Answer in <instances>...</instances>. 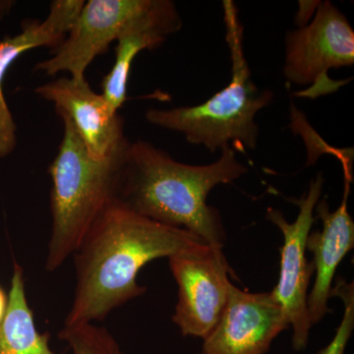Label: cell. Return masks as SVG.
<instances>
[{
	"label": "cell",
	"mask_w": 354,
	"mask_h": 354,
	"mask_svg": "<svg viewBox=\"0 0 354 354\" xmlns=\"http://www.w3.org/2000/svg\"><path fill=\"white\" fill-rule=\"evenodd\" d=\"M59 337L73 354H124L113 335L94 323L64 326Z\"/></svg>",
	"instance_id": "9a60e30c"
},
{
	"label": "cell",
	"mask_w": 354,
	"mask_h": 354,
	"mask_svg": "<svg viewBox=\"0 0 354 354\" xmlns=\"http://www.w3.org/2000/svg\"><path fill=\"white\" fill-rule=\"evenodd\" d=\"M183 24L174 1L153 0L151 8L116 41L115 62L102 82V97L114 113H118L127 102L130 71L137 55L162 46Z\"/></svg>",
	"instance_id": "4fadbf2b"
},
{
	"label": "cell",
	"mask_w": 354,
	"mask_h": 354,
	"mask_svg": "<svg viewBox=\"0 0 354 354\" xmlns=\"http://www.w3.org/2000/svg\"><path fill=\"white\" fill-rule=\"evenodd\" d=\"M351 181L344 179V197L335 212L330 211L326 198L317 203L314 214L322 221L321 232H310L306 250L313 254L315 281L307 299L309 320L312 326L330 313V297L335 272L346 254L354 247V223L348 212Z\"/></svg>",
	"instance_id": "8fae6325"
},
{
	"label": "cell",
	"mask_w": 354,
	"mask_h": 354,
	"mask_svg": "<svg viewBox=\"0 0 354 354\" xmlns=\"http://www.w3.org/2000/svg\"><path fill=\"white\" fill-rule=\"evenodd\" d=\"M84 3L83 0H55L51 2L46 19L27 23L20 34L0 41V158L10 155L17 144V127L2 88L7 70L28 50L59 46L73 27Z\"/></svg>",
	"instance_id": "7c38bea8"
},
{
	"label": "cell",
	"mask_w": 354,
	"mask_h": 354,
	"mask_svg": "<svg viewBox=\"0 0 354 354\" xmlns=\"http://www.w3.org/2000/svg\"><path fill=\"white\" fill-rule=\"evenodd\" d=\"M223 248L206 245L169 258L178 286L172 321L184 337L204 339L225 312L234 283Z\"/></svg>",
	"instance_id": "52a82bcc"
},
{
	"label": "cell",
	"mask_w": 354,
	"mask_h": 354,
	"mask_svg": "<svg viewBox=\"0 0 354 354\" xmlns=\"http://www.w3.org/2000/svg\"><path fill=\"white\" fill-rule=\"evenodd\" d=\"M153 0H90L85 2L64 41L35 70L55 76L66 72L85 79L95 57L108 51L152 6Z\"/></svg>",
	"instance_id": "ba28073f"
},
{
	"label": "cell",
	"mask_w": 354,
	"mask_h": 354,
	"mask_svg": "<svg viewBox=\"0 0 354 354\" xmlns=\"http://www.w3.org/2000/svg\"><path fill=\"white\" fill-rule=\"evenodd\" d=\"M206 245L197 235L140 215L114 198L72 256L75 292L64 326L104 320L146 292L138 283L144 266Z\"/></svg>",
	"instance_id": "6da1fadb"
},
{
	"label": "cell",
	"mask_w": 354,
	"mask_h": 354,
	"mask_svg": "<svg viewBox=\"0 0 354 354\" xmlns=\"http://www.w3.org/2000/svg\"><path fill=\"white\" fill-rule=\"evenodd\" d=\"M64 122V137L48 172L51 177V234L46 269L55 272L72 257L88 230L113 201L124 152L97 160L88 153L71 121Z\"/></svg>",
	"instance_id": "277c9868"
},
{
	"label": "cell",
	"mask_w": 354,
	"mask_h": 354,
	"mask_svg": "<svg viewBox=\"0 0 354 354\" xmlns=\"http://www.w3.org/2000/svg\"><path fill=\"white\" fill-rule=\"evenodd\" d=\"M323 185L324 177L319 174L310 183L308 191L295 200L299 213L293 223L286 221L279 209H267V220L274 223L283 236L278 285L271 293L292 328V346L297 351L306 348L312 328L307 299L310 279L315 274V268L313 262L307 260L306 242L315 223L314 209L322 195Z\"/></svg>",
	"instance_id": "8992f818"
},
{
	"label": "cell",
	"mask_w": 354,
	"mask_h": 354,
	"mask_svg": "<svg viewBox=\"0 0 354 354\" xmlns=\"http://www.w3.org/2000/svg\"><path fill=\"white\" fill-rule=\"evenodd\" d=\"M46 101L53 102L58 114H64L75 127L88 153L97 160L121 155L130 144L124 135V121L109 108L87 80L60 77L35 90Z\"/></svg>",
	"instance_id": "9c48e42d"
},
{
	"label": "cell",
	"mask_w": 354,
	"mask_h": 354,
	"mask_svg": "<svg viewBox=\"0 0 354 354\" xmlns=\"http://www.w3.org/2000/svg\"><path fill=\"white\" fill-rule=\"evenodd\" d=\"M354 64V31L329 0L319 1L309 24L288 32L283 76L290 84L309 87L299 97L316 99L337 92L344 81L328 77L333 68Z\"/></svg>",
	"instance_id": "5b68a950"
},
{
	"label": "cell",
	"mask_w": 354,
	"mask_h": 354,
	"mask_svg": "<svg viewBox=\"0 0 354 354\" xmlns=\"http://www.w3.org/2000/svg\"><path fill=\"white\" fill-rule=\"evenodd\" d=\"M247 171L230 146L221 149L216 162L195 165L177 162L139 140L130 142L123 156L115 198L140 215L223 247V221L207 198L216 186L234 183Z\"/></svg>",
	"instance_id": "7a4b0ae2"
},
{
	"label": "cell",
	"mask_w": 354,
	"mask_h": 354,
	"mask_svg": "<svg viewBox=\"0 0 354 354\" xmlns=\"http://www.w3.org/2000/svg\"><path fill=\"white\" fill-rule=\"evenodd\" d=\"M225 41L232 60V79L227 87L198 106L169 109H150L147 121L156 127L181 133L186 141L212 153L230 146L235 151L255 150L259 138L256 115L274 101L271 90L254 84L244 55L239 11L232 0L223 1Z\"/></svg>",
	"instance_id": "3957f363"
},
{
	"label": "cell",
	"mask_w": 354,
	"mask_h": 354,
	"mask_svg": "<svg viewBox=\"0 0 354 354\" xmlns=\"http://www.w3.org/2000/svg\"><path fill=\"white\" fill-rule=\"evenodd\" d=\"M341 298L344 304V312L341 324L335 330L334 337L327 346L321 349L317 354H344L346 346L354 329V288L353 283H346L339 279L335 288L330 290V297Z\"/></svg>",
	"instance_id": "2e32d148"
},
{
	"label": "cell",
	"mask_w": 354,
	"mask_h": 354,
	"mask_svg": "<svg viewBox=\"0 0 354 354\" xmlns=\"http://www.w3.org/2000/svg\"><path fill=\"white\" fill-rule=\"evenodd\" d=\"M50 339L37 329L26 295L24 271L15 263L6 313L0 324V354H57Z\"/></svg>",
	"instance_id": "5bb4252c"
},
{
	"label": "cell",
	"mask_w": 354,
	"mask_h": 354,
	"mask_svg": "<svg viewBox=\"0 0 354 354\" xmlns=\"http://www.w3.org/2000/svg\"><path fill=\"white\" fill-rule=\"evenodd\" d=\"M288 328L271 292H247L234 285L223 316L204 339L201 354H266Z\"/></svg>",
	"instance_id": "30bf717a"
},
{
	"label": "cell",
	"mask_w": 354,
	"mask_h": 354,
	"mask_svg": "<svg viewBox=\"0 0 354 354\" xmlns=\"http://www.w3.org/2000/svg\"><path fill=\"white\" fill-rule=\"evenodd\" d=\"M7 304H8V297H6V292L0 288V324L3 321L6 316Z\"/></svg>",
	"instance_id": "e0dca14e"
}]
</instances>
